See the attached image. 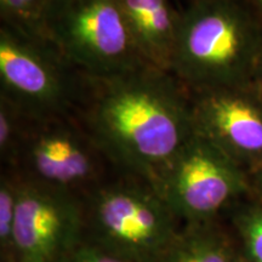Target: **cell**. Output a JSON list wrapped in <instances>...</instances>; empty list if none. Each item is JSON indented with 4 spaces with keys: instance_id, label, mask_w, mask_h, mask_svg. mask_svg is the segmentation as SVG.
Returning <instances> with one entry per match:
<instances>
[{
    "instance_id": "obj_14",
    "label": "cell",
    "mask_w": 262,
    "mask_h": 262,
    "mask_svg": "<svg viewBox=\"0 0 262 262\" xmlns=\"http://www.w3.org/2000/svg\"><path fill=\"white\" fill-rule=\"evenodd\" d=\"M19 176L3 173L0 180V247L5 260H10L18 203Z\"/></svg>"
},
{
    "instance_id": "obj_7",
    "label": "cell",
    "mask_w": 262,
    "mask_h": 262,
    "mask_svg": "<svg viewBox=\"0 0 262 262\" xmlns=\"http://www.w3.org/2000/svg\"><path fill=\"white\" fill-rule=\"evenodd\" d=\"M84 215L74 194L19 176L10 260L60 262L83 241Z\"/></svg>"
},
{
    "instance_id": "obj_2",
    "label": "cell",
    "mask_w": 262,
    "mask_h": 262,
    "mask_svg": "<svg viewBox=\"0 0 262 262\" xmlns=\"http://www.w3.org/2000/svg\"><path fill=\"white\" fill-rule=\"evenodd\" d=\"M262 17L249 0H192L180 17L171 74L188 91L255 79Z\"/></svg>"
},
{
    "instance_id": "obj_5",
    "label": "cell",
    "mask_w": 262,
    "mask_h": 262,
    "mask_svg": "<svg viewBox=\"0 0 262 262\" xmlns=\"http://www.w3.org/2000/svg\"><path fill=\"white\" fill-rule=\"evenodd\" d=\"M73 70L56 49L0 27V96L31 120L67 117L80 95Z\"/></svg>"
},
{
    "instance_id": "obj_18",
    "label": "cell",
    "mask_w": 262,
    "mask_h": 262,
    "mask_svg": "<svg viewBox=\"0 0 262 262\" xmlns=\"http://www.w3.org/2000/svg\"><path fill=\"white\" fill-rule=\"evenodd\" d=\"M255 81L258 84V86L262 89V47L260 51V57H258L257 67H256V73H255Z\"/></svg>"
},
{
    "instance_id": "obj_12",
    "label": "cell",
    "mask_w": 262,
    "mask_h": 262,
    "mask_svg": "<svg viewBox=\"0 0 262 262\" xmlns=\"http://www.w3.org/2000/svg\"><path fill=\"white\" fill-rule=\"evenodd\" d=\"M51 0H0L2 25L29 39L50 45L49 14Z\"/></svg>"
},
{
    "instance_id": "obj_9",
    "label": "cell",
    "mask_w": 262,
    "mask_h": 262,
    "mask_svg": "<svg viewBox=\"0 0 262 262\" xmlns=\"http://www.w3.org/2000/svg\"><path fill=\"white\" fill-rule=\"evenodd\" d=\"M100 155L85 129L52 118L32 120L17 164L27 170L24 178L73 194L97 179Z\"/></svg>"
},
{
    "instance_id": "obj_4",
    "label": "cell",
    "mask_w": 262,
    "mask_h": 262,
    "mask_svg": "<svg viewBox=\"0 0 262 262\" xmlns=\"http://www.w3.org/2000/svg\"><path fill=\"white\" fill-rule=\"evenodd\" d=\"M89 220L94 241L127 262H157L180 232L169 205L142 181L95 189Z\"/></svg>"
},
{
    "instance_id": "obj_15",
    "label": "cell",
    "mask_w": 262,
    "mask_h": 262,
    "mask_svg": "<svg viewBox=\"0 0 262 262\" xmlns=\"http://www.w3.org/2000/svg\"><path fill=\"white\" fill-rule=\"evenodd\" d=\"M242 234L254 262H262V208L245 211L239 219Z\"/></svg>"
},
{
    "instance_id": "obj_1",
    "label": "cell",
    "mask_w": 262,
    "mask_h": 262,
    "mask_svg": "<svg viewBox=\"0 0 262 262\" xmlns=\"http://www.w3.org/2000/svg\"><path fill=\"white\" fill-rule=\"evenodd\" d=\"M83 81L85 131L104 157L156 191L194 134L189 91L149 66Z\"/></svg>"
},
{
    "instance_id": "obj_10",
    "label": "cell",
    "mask_w": 262,
    "mask_h": 262,
    "mask_svg": "<svg viewBox=\"0 0 262 262\" xmlns=\"http://www.w3.org/2000/svg\"><path fill=\"white\" fill-rule=\"evenodd\" d=\"M143 62L171 74L181 12L170 0H118Z\"/></svg>"
},
{
    "instance_id": "obj_3",
    "label": "cell",
    "mask_w": 262,
    "mask_h": 262,
    "mask_svg": "<svg viewBox=\"0 0 262 262\" xmlns=\"http://www.w3.org/2000/svg\"><path fill=\"white\" fill-rule=\"evenodd\" d=\"M49 34L81 78L116 77L147 66L118 0H51Z\"/></svg>"
},
{
    "instance_id": "obj_19",
    "label": "cell",
    "mask_w": 262,
    "mask_h": 262,
    "mask_svg": "<svg viewBox=\"0 0 262 262\" xmlns=\"http://www.w3.org/2000/svg\"><path fill=\"white\" fill-rule=\"evenodd\" d=\"M249 3L253 5V8L256 10L257 14L262 17V0H249Z\"/></svg>"
},
{
    "instance_id": "obj_8",
    "label": "cell",
    "mask_w": 262,
    "mask_h": 262,
    "mask_svg": "<svg viewBox=\"0 0 262 262\" xmlns=\"http://www.w3.org/2000/svg\"><path fill=\"white\" fill-rule=\"evenodd\" d=\"M193 129L248 175L262 166V89L256 81L189 91Z\"/></svg>"
},
{
    "instance_id": "obj_20",
    "label": "cell",
    "mask_w": 262,
    "mask_h": 262,
    "mask_svg": "<svg viewBox=\"0 0 262 262\" xmlns=\"http://www.w3.org/2000/svg\"><path fill=\"white\" fill-rule=\"evenodd\" d=\"M3 262H15V261H11V260H3Z\"/></svg>"
},
{
    "instance_id": "obj_11",
    "label": "cell",
    "mask_w": 262,
    "mask_h": 262,
    "mask_svg": "<svg viewBox=\"0 0 262 262\" xmlns=\"http://www.w3.org/2000/svg\"><path fill=\"white\" fill-rule=\"evenodd\" d=\"M157 262H234L227 243L210 222L187 224Z\"/></svg>"
},
{
    "instance_id": "obj_13",
    "label": "cell",
    "mask_w": 262,
    "mask_h": 262,
    "mask_svg": "<svg viewBox=\"0 0 262 262\" xmlns=\"http://www.w3.org/2000/svg\"><path fill=\"white\" fill-rule=\"evenodd\" d=\"M31 123L18 107L0 96V156L6 165H17Z\"/></svg>"
},
{
    "instance_id": "obj_17",
    "label": "cell",
    "mask_w": 262,
    "mask_h": 262,
    "mask_svg": "<svg viewBox=\"0 0 262 262\" xmlns=\"http://www.w3.org/2000/svg\"><path fill=\"white\" fill-rule=\"evenodd\" d=\"M250 178H249V181H250V189H253L257 193V195H260L262 198V166L260 169H257L256 171L250 173Z\"/></svg>"
},
{
    "instance_id": "obj_16",
    "label": "cell",
    "mask_w": 262,
    "mask_h": 262,
    "mask_svg": "<svg viewBox=\"0 0 262 262\" xmlns=\"http://www.w3.org/2000/svg\"><path fill=\"white\" fill-rule=\"evenodd\" d=\"M60 262H127L112 251L107 250L102 245L93 241L85 243L81 241L77 247L72 249Z\"/></svg>"
},
{
    "instance_id": "obj_6",
    "label": "cell",
    "mask_w": 262,
    "mask_h": 262,
    "mask_svg": "<svg viewBox=\"0 0 262 262\" xmlns=\"http://www.w3.org/2000/svg\"><path fill=\"white\" fill-rule=\"evenodd\" d=\"M247 191H250L248 172L195 133L156 189L186 225L210 222L225 205Z\"/></svg>"
}]
</instances>
